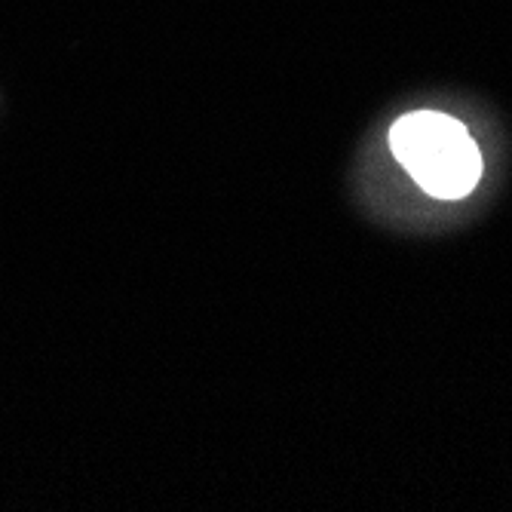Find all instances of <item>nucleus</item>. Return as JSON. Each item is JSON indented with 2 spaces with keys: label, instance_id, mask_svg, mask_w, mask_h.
I'll list each match as a JSON object with an SVG mask.
<instances>
[{
  "label": "nucleus",
  "instance_id": "1",
  "mask_svg": "<svg viewBox=\"0 0 512 512\" xmlns=\"http://www.w3.org/2000/svg\"><path fill=\"white\" fill-rule=\"evenodd\" d=\"M390 148L430 197L460 200L482 178V157L460 120L439 111H414L393 123Z\"/></svg>",
  "mask_w": 512,
  "mask_h": 512
}]
</instances>
